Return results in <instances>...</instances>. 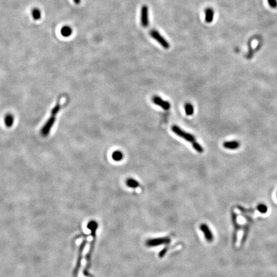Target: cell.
<instances>
[{"mask_svg":"<svg viewBox=\"0 0 277 277\" xmlns=\"http://www.w3.org/2000/svg\"><path fill=\"white\" fill-rule=\"evenodd\" d=\"M171 129H172V131L175 134H176L177 136L183 138L184 139H185L187 142H190L192 144L194 149L197 152H198V153H200L203 152L204 150H203V147L197 141L196 138L194 137V136L193 135L184 132L183 130H182L180 127L176 126V125H173L172 126Z\"/></svg>","mask_w":277,"mask_h":277,"instance_id":"1","label":"cell"},{"mask_svg":"<svg viewBox=\"0 0 277 277\" xmlns=\"http://www.w3.org/2000/svg\"><path fill=\"white\" fill-rule=\"evenodd\" d=\"M87 227L89 228V229L91 230V235H92V238H93V240L92 241V243H91V248H90V249H89V252L87 254V256H86V259H87V265H86V268H85V269H84V275L85 276H89L90 275H89V273H88V269H89V264L90 263V260H91V254H92V250H93V247H94V242H95V239H96V230H97V227H98V224H97V223H96V221H90L89 223H88V225H87Z\"/></svg>","mask_w":277,"mask_h":277,"instance_id":"2","label":"cell"},{"mask_svg":"<svg viewBox=\"0 0 277 277\" xmlns=\"http://www.w3.org/2000/svg\"><path fill=\"white\" fill-rule=\"evenodd\" d=\"M150 35L153 39L157 41L162 46V47L163 48L166 49V50H168V49H169L170 47L169 43L167 41V40L164 37H162V36L159 33V32L157 30H152L150 31Z\"/></svg>","mask_w":277,"mask_h":277,"instance_id":"3","label":"cell"},{"mask_svg":"<svg viewBox=\"0 0 277 277\" xmlns=\"http://www.w3.org/2000/svg\"><path fill=\"white\" fill-rule=\"evenodd\" d=\"M170 242L171 239L169 237H159L147 240L146 244L148 247H156L158 246L163 245V244H169L170 243Z\"/></svg>","mask_w":277,"mask_h":277,"instance_id":"4","label":"cell"},{"mask_svg":"<svg viewBox=\"0 0 277 277\" xmlns=\"http://www.w3.org/2000/svg\"><path fill=\"white\" fill-rule=\"evenodd\" d=\"M141 23L143 28H147L150 25L149 9L147 5H143L141 8Z\"/></svg>","mask_w":277,"mask_h":277,"instance_id":"5","label":"cell"},{"mask_svg":"<svg viewBox=\"0 0 277 277\" xmlns=\"http://www.w3.org/2000/svg\"><path fill=\"white\" fill-rule=\"evenodd\" d=\"M87 244V241L86 240H84L82 242H81V245L80 247V249H79V252H78V257L77 258V262H76V264L74 270V276L75 277H76V276L78 275L79 269L80 268V266H81V259H82V253H83V250L86 245Z\"/></svg>","mask_w":277,"mask_h":277,"instance_id":"6","label":"cell"},{"mask_svg":"<svg viewBox=\"0 0 277 277\" xmlns=\"http://www.w3.org/2000/svg\"><path fill=\"white\" fill-rule=\"evenodd\" d=\"M152 102L154 104H155V105H157L158 106H160V107H162L164 110H168L171 107V105H170V103L169 102L163 100L161 98V97L160 96H153L152 97Z\"/></svg>","mask_w":277,"mask_h":277,"instance_id":"7","label":"cell"},{"mask_svg":"<svg viewBox=\"0 0 277 277\" xmlns=\"http://www.w3.org/2000/svg\"><path fill=\"white\" fill-rule=\"evenodd\" d=\"M202 232L203 233L205 238L207 239L208 242H213L214 240V235L213 232H211L210 229H209L208 226L207 224H202L200 226Z\"/></svg>","mask_w":277,"mask_h":277,"instance_id":"8","label":"cell"},{"mask_svg":"<svg viewBox=\"0 0 277 277\" xmlns=\"http://www.w3.org/2000/svg\"><path fill=\"white\" fill-rule=\"evenodd\" d=\"M223 147L229 150H237L240 147V142L237 141L224 142Z\"/></svg>","mask_w":277,"mask_h":277,"instance_id":"9","label":"cell"},{"mask_svg":"<svg viewBox=\"0 0 277 277\" xmlns=\"http://www.w3.org/2000/svg\"><path fill=\"white\" fill-rule=\"evenodd\" d=\"M205 21L207 23H211L214 19V12L212 8H207L205 10Z\"/></svg>","mask_w":277,"mask_h":277,"instance_id":"10","label":"cell"},{"mask_svg":"<svg viewBox=\"0 0 277 277\" xmlns=\"http://www.w3.org/2000/svg\"><path fill=\"white\" fill-rule=\"evenodd\" d=\"M60 34L64 37H69L73 34V28L68 25H65L61 28Z\"/></svg>","mask_w":277,"mask_h":277,"instance_id":"11","label":"cell"},{"mask_svg":"<svg viewBox=\"0 0 277 277\" xmlns=\"http://www.w3.org/2000/svg\"><path fill=\"white\" fill-rule=\"evenodd\" d=\"M31 15L32 18L35 21H39L41 19L42 17V13L39 8H34L31 11Z\"/></svg>","mask_w":277,"mask_h":277,"instance_id":"12","label":"cell"},{"mask_svg":"<svg viewBox=\"0 0 277 277\" xmlns=\"http://www.w3.org/2000/svg\"><path fill=\"white\" fill-rule=\"evenodd\" d=\"M126 184L128 187L130 188H137L140 186V184L137 180L132 178H129L127 179L126 181Z\"/></svg>","mask_w":277,"mask_h":277,"instance_id":"13","label":"cell"},{"mask_svg":"<svg viewBox=\"0 0 277 277\" xmlns=\"http://www.w3.org/2000/svg\"><path fill=\"white\" fill-rule=\"evenodd\" d=\"M124 157L123 153L121 151H115L112 154V158L115 161H121Z\"/></svg>","mask_w":277,"mask_h":277,"instance_id":"14","label":"cell"},{"mask_svg":"<svg viewBox=\"0 0 277 277\" xmlns=\"http://www.w3.org/2000/svg\"><path fill=\"white\" fill-rule=\"evenodd\" d=\"M185 110H186V113L187 116H191L194 113V107L192 106V105L190 103H187L185 106Z\"/></svg>","mask_w":277,"mask_h":277,"instance_id":"15","label":"cell"},{"mask_svg":"<svg viewBox=\"0 0 277 277\" xmlns=\"http://www.w3.org/2000/svg\"><path fill=\"white\" fill-rule=\"evenodd\" d=\"M5 123L6 125L7 126L10 127L11 126H12L13 123H14V117L12 114H7L5 117Z\"/></svg>","mask_w":277,"mask_h":277,"instance_id":"16","label":"cell"},{"mask_svg":"<svg viewBox=\"0 0 277 277\" xmlns=\"http://www.w3.org/2000/svg\"><path fill=\"white\" fill-rule=\"evenodd\" d=\"M257 209L260 212V213H261L263 214H265L267 213V211H268V207L266 205L261 203V204H259L257 206Z\"/></svg>","mask_w":277,"mask_h":277,"instance_id":"17","label":"cell"},{"mask_svg":"<svg viewBox=\"0 0 277 277\" xmlns=\"http://www.w3.org/2000/svg\"><path fill=\"white\" fill-rule=\"evenodd\" d=\"M269 6L272 8H277V0H267Z\"/></svg>","mask_w":277,"mask_h":277,"instance_id":"18","label":"cell"},{"mask_svg":"<svg viewBox=\"0 0 277 277\" xmlns=\"http://www.w3.org/2000/svg\"><path fill=\"white\" fill-rule=\"evenodd\" d=\"M167 252H168V248H164V249L162 250L161 252H160L159 253V254H158L159 257H160V258H162L163 257H164V256L166 254Z\"/></svg>","mask_w":277,"mask_h":277,"instance_id":"19","label":"cell"},{"mask_svg":"<svg viewBox=\"0 0 277 277\" xmlns=\"http://www.w3.org/2000/svg\"><path fill=\"white\" fill-rule=\"evenodd\" d=\"M73 2L76 4V5H80L81 3V0H73Z\"/></svg>","mask_w":277,"mask_h":277,"instance_id":"20","label":"cell"}]
</instances>
